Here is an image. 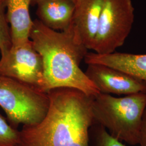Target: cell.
Masks as SVG:
<instances>
[{"mask_svg":"<svg viewBox=\"0 0 146 146\" xmlns=\"http://www.w3.org/2000/svg\"><path fill=\"white\" fill-rule=\"evenodd\" d=\"M134 18L131 0H104L92 50L98 54L115 52L129 36Z\"/></svg>","mask_w":146,"mask_h":146,"instance_id":"5b68a950","label":"cell"},{"mask_svg":"<svg viewBox=\"0 0 146 146\" xmlns=\"http://www.w3.org/2000/svg\"><path fill=\"white\" fill-rule=\"evenodd\" d=\"M0 107L10 125H33L45 117L49 107L46 93L14 78L0 75Z\"/></svg>","mask_w":146,"mask_h":146,"instance_id":"277c9868","label":"cell"},{"mask_svg":"<svg viewBox=\"0 0 146 146\" xmlns=\"http://www.w3.org/2000/svg\"><path fill=\"white\" fill-rule=\"evenodd\" d=\"M19 131L11 127L7 119L0 115V146H17Z\"/></svg>","mask_w":146,"mask_h":146,"instance_id":"5bb4252c","label":"cell"},{"mask_svg":"<svg viewBox=\"0 0 146 146\" xmlns=\"http://www.w3.org/2000/svg\"><path fill=\"white\" fill-rule=\"evenodd\" d=\"M84 61L87 64H101L116 68L146 81V54L116 52L108 54L88 52Z\"/></svg>","mask_w":146,"mask_h":146,"instance_id":"30bf717a","label":"cell"},{"mask_svg":"<svg viewBox=\"0 0 146 146\" xmlns=\"http://www.w3.org/2000/svg\"><path fill=\"white\" fill-rule=\"evenodd\" d=\"M35 5L38 20L47 28L63 31L70 26L75 8L72 0H40Z\"/></svg>","mask_w":146,"mask_h":146,"instance_id":"9c48e42d","label":"cell"},{"mask_svg":"<svg viewBox=\"0 0 146 146\" xmlns=\"http://www.w3.org/2000/svg\"><path fill=\"white\" fill-rule=\"evenodd\" d=\"M139 145L140 146H146V107L142 119Z\"/></svg>","mask_w":146,"mask_h":146,"instance_id":"9a60e30c","label":"cell"},{"mask_svg":"<svg viewBox=\"0 0 146 146\" xmlns=\"http://www.w3.org/2000/svg\"><path fill=\"white\" fill-rule=\"evenodd\" d=\"M0 75L14 78L43 92L42 58L31 40L21 45L11 46L7 55L1 58Z\"/></svg>","mask_w":146,"mask_h":146,"instance_id":"8992f818","label":"cell"},{"mask_svg":"<svg viewBox=\"0 0 146 146\" xmlns=\"http://www.w3.org/2000/svg\"><path fill=\"white\" fill-rule=\"evenodd\" d=\"M47 94V114L36 124L22 126L17 146H90L94 97L70 88L54 89Z\"/></svg>","mask_w":146,"mask_h":146,"instance_id":"6da1fadb","label":"cell"},{"mask_svg":"<svg viewBox=\"0 0 146 146\" xmlns=\"http://www.w3.org/2000/svg\"><path fill=\"white\" fill-rule=\"evenodd\" d=\"M74 4L70 26L80 42L88 50H92L104 0H74Z\"/></svg>","mask_w":146,"mask_h":146,"instance_id":"ba28073f","label":"cell"},{"mask_svg":"<svg viewBox=\"0 0 146 146\" xmlns=\"http://www.w3.org/2000/svg\"><path fill=\"white\" fill-rule=\"evenodd\" d=\"M31 5V0H5L12 46L23 44L31 40L33 24L29 11Z\"/></svg>","mask_w":146,"mask_h":146,"instance_id":"8fae6325","label":"cell"},{"mask_svg":"<svg viewBox=\"0 0 146 146\" xmlns=\"http://www.w3.org/2000/svg\"><path fill=\"white\" fill-rule=\"evenodd\" d=\"M12 46L11 31L6 16L5 0H0V52L5 56Z\"/></svg>","mask_w":146,"mask_h":146,"instance_id":"7c38bea8","label":"cell"},{"mask_svg":"<svg viewBox=\"0 0 146 146\" xmlns=\"http://www.w3.org/2000/svg\"><path fill=\"white\" fill-rule=\"evenodd\" d=\"M40 0H31V5H35L36 3L38 1H39ZM74 2V0H72Z\"/></svg>","mask_w":146,"mask_h":146,"instance_id":"2e32d148","label":"cell"},{"mask_svg":"<svg viewBox=\"0 0 146 146\" xmlns=\"http://www.w3.org/2000/svg\"><path fill=\"white\" fill-rule=\"evenodd\" d=\"M146 107V93L119 98L100 93L93 100L94 122L121 142L131 145H139Z\"/></svg>","mask_w":146,"mask_h":146,"instance_id":"3957f363","label":"cell"},{"mask_svg":"<svg viewBox=\"0 0 146 146\" xmlns=\"http://www.w3.org/2000/svg\"><path fill=\"white\" fill-rule=\"evenodd\" d=\"M30 39L42 58L43 92L70 88L91 97L100 93L80 68L88 49L75 36L71 26L65 31H55L36 19L33 21Z\"/></svg>","mask_w":146,"mask_h":146,"instance_id":"7a4b0ae2","label":"cell"},{"mask_svg":"<svg viewBox=\"0 0 146 146\" xmlns=\"http://www.w3.org/2000/svg\"><path fill=\"white\" fill-rule=\"evenodd\" d=\"M84 72L100 93L128 95L146 93V81L116 68L88 64Z\"/></svg>","mask_w":146,"mask_h":146,"instance_id":"52a82bcc","label":"cell"},{"mask_svg":"<svg viewBox=\"0 0 146 146\" xmlns=\"http://www.w3.org/2000/svg\"><path fill=\"white\" fill-rule=\"evenodd\" d=\"M90 146H125L101 125L94 124L90 130Z\"/></svg>","mask_w":146,"mask_h":146,"instance_id":"4fadbf2b","label":"cell"}]
</instances>
